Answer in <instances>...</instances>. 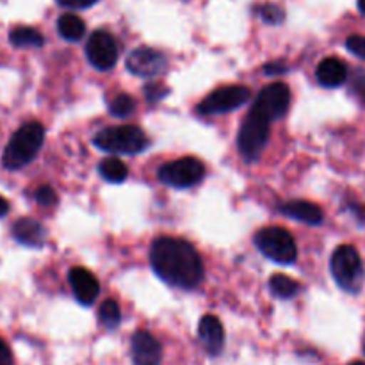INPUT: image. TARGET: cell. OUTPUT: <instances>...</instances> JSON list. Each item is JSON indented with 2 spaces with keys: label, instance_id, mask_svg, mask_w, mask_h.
<instances>
[{
  "label": "cell",
  "instance_id": "1",
  "mask_svg": "<svg viewBox=\"0 0 365 365\" xmlns=\"http://www.w3.org/2000/svg\"><path fill=\"white\" fill-rule=\"evenodd\" d=\"M150 262L157 277L171 287L191 291L203 280L202 257L184 239H155L150 248Z\"/></svg>",
  "mask_w": 365,
  "mask_h": 365
},
{
  "label": "cell",
  "instance_id": "2",
  "mask_svg": "<svg viewBox=\"0 0 365 365\" xmlns=\"http://www.w3.org/2000/svg\"><path fill=\"white\" fill-rule=\"evenodd\" d=\"M43 141H45V128H43L41 123L29 121V123L21 125L14 132L13 138L9 139L6 150H4L2 166L9 171L25 168L38 155Z\"/></svg>",
  "mask_w": 365,
  "mask_h": 365
},
{
  "label": "cell",
  "instance_id": "3",
  "mask_svg": "<svg viewBox=\"0 0 365 365\" xmlns=\"http://www.w3.org/2000/svg\"><path fill=\"white\" fill-rule=\"evenodd\" d=\"M95 145L103 152L118 153V155H135L148 148L150 141L138 125H121V127L100 130L95 135Z\"/></svg>",
  "mask_w": 365,
  "mask_h": 365
},
{
  "label": "cell",
  "instance_id": "4",
  "mask_svg": "<svg viewBox=\"0 0 365 365\" xmlns=\"http://www.w3.org/2000/svg\"><path fill=\"white\" fill-rule=\"evenodd\" d=\"M331 274L341 289L346 292H356L362 289L364 284V264L356 248L349 245L339 246L331 255Z\"/></svg>",
  "mask_w": 365,
  "mask_h": 365
},
{
  "label": "cell",
  "instance_id": "5",
  "mask_svg": "<svg viewBox=\"0 0 365 365\" xmlns=\"http://www.w3.org/2000/svg\"><path fill=\"white\" fill-rule=\"evenodd\" d=\"M269 123L271 121L264 114H260L259 110L252 107L248 116L242 121L241 130H239L237 135L239 152L246 160H257L262 155L264 148L269 141Z\"/></svg>",
  "mask_w": 365,
  "mask_h": 365
},
{
  "label": "cell",
  "instance_id": "6",
  "mask_svg": "<svg viewBox=\"0 0 365 365\" xmlns=\"http://www.w3.org/2000/svg\"><path fill=\"white\" fill-rule=\"evenodd\" d=\"M255 246L264 257L284 266L292 264L298 257L294 239L285 228L280 227H267L257 232Z\"/></svg>",
  "mask_w": 365,
  "mask_h": 365
},
{
  "label": "cell",
  "instance_id": "7",
  "mask_svg": "<svg viewBox=\"0 0 365 365\" xmlns=\"http://www.w3.org/2000/svg\"><path fill=\"white\" fill-rule=\"evenodd\" d=\"M203 177H205V168H203L202 160L195 159V157H182L173 163L164 164L159 171V178L164 184L178 189L192 187V185L200 184Z\"/></svg>",
  "mask_w": 365,
  "mask_h": 365
},
{
  "label": "cell",
  "instance_id": "8",
  "mask_svg": "<svg viewBox=\"0 0 365 365\" xmlns=\"http://www.w3.org/2000/svg\"><path fill=\"white\" fill-rule=\"evenodd\" d=\"M250 96H252V91L246 86H225V88L216 89V91H212L209 96L202 100V103L198 106V113H230V110L237 109L242 103L248 102Z\"/></svg>",
  "mask_w": 365,
  "mask_h": 365
},
{
  "label": "cell",
  "instance_id": "9",
  "mask_svg": "<svg viewBox=\"0 0 365 365\" xmlns=\"http://www.w3.org/2000/svg\"><path fill=\"white\" fill-rule=\"evenodd\" d=\"M289 106H291V89L284 82H274V84L266 86L257 96L253 109L259 110L260 114L269 121L280 120L285 116Z\"/></svg>",
  "mask_w": 365,
  "mask_h": 365
},
{
  "label": "cell",
  "instance_id": "10",
  "mask_svg": "<svg viewBox=\"0 0 365 365\" xmlns=\"http://www.w3.org/2000/svg\"><path fill=\"white\" fill-rule=\"evenodd\" d=\"M86 56L96 70H110L118 63V43L107 31L93 32L86 45Z\"/></svg>",
  "mask_w": 365,
  "mask_h": 365
},
{
  "label": "cell",
  "instance_id": "11",
  "mask_svg": "<svg viewBox=\"0 0 365 365\" xmlns=\"http://www.w3.org/2000/svg\"><path fill=\"white\" fill-rule=\"evenodd\" d=\"M166 57L159 50L150 48V46H141V48L132 50L127 57L128 71L145 78H153L160 75L166 70Z\"/></svg>",
  "mask_w": 365,
  "mask_h": 365
},
{
  "label": "cell",
  "instance_id": "12",
  "mask_svg": "<svg viewBox=\"0 0 365 365\" xmlns=\"http://www.w3.org/2000/svg\"><path fill=\"white\" fill-rule=\"evenodd\" d=\"M132 362L134 365H160L163 348L148 331H135L132 337Z\"/></svg>",
  "mask_w": 365,
  "mask_h": 365
},
{
  "label": "cell",
  "instance_id": "13",
  "mask_svg": "<svg viewBox=\"0 0 365 365\" xmlns=\"http://www.w3.org/2000/svg\"><path fill=\"white\" fill-rule=\"evenodd\" d=\"M68 282H70V287L78 303H82V305H93L95 303L96 296L100 292V284L91 271L81 266L73 267L68 273Z\"/></svg>",
  "mask_w": 365,
  "mask_h": 365
},
{
  "label": "cell",
  "instance_id": "14",
  "mask_svg": "<svg viewBox=\"0 0 365 365\" xmlns=\"http://www.w3.org/2000/svg\"><path fill=\"white\" fill-rule=\"evenodd\" d=\"M198 337L209 355H220L225 346V330L216 316H203L198 324Z\"/></svg>",
  "mask_w": 365,
  "mask_h": 365
},
{
  "label": "cell",
  "instance_id": "15",
  "mask_svg": "<svg viewBox=\"0 0 365 365\" xmlns=\"http://www.w3.org/2000/svg\"><path fill=\"white\" fill-rule=\"evenodd\" d=\"M13 237L29 248H39L45 245L46 230L39 221L32 217H21L13 225Z\"/></svg>",
  "mask_w": 365,
  "mask_h": 365
},
{
  "label": "cell",
  "instance_id": "16",
  "mask_svg": "<svg viewBox=\"0 0 365 365\" xmlns=\"http://www.w3.org/2000/svg\"><path fill=\"white\" fill-rule=\"evenodd\" d=\"M282 214L292 217L296 221H302L307 225H319L323 221V210L312 202H305V200H292V202L282 203L278 207Z\"/></svg>",
  "mask_w": 365,
  "mask_h": 365
},
{
  "label": "cell",
  "instance_id": "17",
  "mask_svg": "<svg viewBox=\"0 0 365 365\" xmlns=\"http://www.w3.org/2000/svg\"><path fill=\"white\" fill-rule=\"evenodd\" d=\"M316 77L324 88H339L348 78V68L337 57H327L319 63L316 70Z\"/></svg>",
  "mask_w": 365,
  "mask_h": 365
},
{
  "label": "cell",
  "instance_id": "18",
  "mask_svg": "<svg viewBox=\"0 0 365 365\" xmlns=\"http://www.w3.org/2000/svg\"><path fill=\"white\" fill-rule=\"evenodd\" d=\"M57 29H59V34L63 36L66 41H78V39L84 38L86 24L82 21V18L77 16V14L66 13L59 18V21H57Z\"/></svg>",
  "mask_w": 365,
  "mask_h": 365
},
{
  "label": "cell",
  "instance_id": "19",
  "mask_svg": "<svg viewBox=\"0 0 365 365\" xmlns=\"http://www.w3.org/2000/svg\"><path fill=\"white\" fill-rule=\"evenodd\" d=\"M98 171L102 175V178H106L110 184H121L128 177L127 166L120 159H116V157H107V159H103L100 163Z\"/></svg>",
  "mask_w": 365,
  "mask_h": 365
},
{
  "label": "cell",
  "instance_id": "20",
  "mask_svg": "<svg viewBox=\"0 0 365 365\" xmlns=\"http://www.w3.org/2000/svg\"><path fill=\"white\" fill-rule=\"evenodd\" d=\"M9 39L14 46H21V48H27V46H41L45 43L41 32H38L32 27H14L9 32Z\"/></svg>",
  "mask_w": 365,
  "mask_h": 365
},
{
  "label": "cell",
  "instance_id": "21",
  "mask_svg": "<svg viewBox=\"0 0 365 365\" xmlns=\"http://www.w3.org/2000/svg\"><path fill=\"white\" fill-rule=\"evenodd\" d=\"M269 289L277 298L289 299L296 296V292L299 291V284L292 280V278L285 277V274H273L269 280Z\"/></svg>",
  "mask_w": 365,
  "mask_h": 365
},
{
  "label": "cell",
  "instance_id": "22",
  "mask_svg": "<svg viewBox=\"0 0 365 365\" xmlns=\"http://www.w3.org/2000/svg\"><path fill=\"white\" fill-rule=\"evenodd\" d=\"M121 321V312L120 307L113 299H107L100 307V323L106 328H116Z\"/></svg>",
  "mask_w": 365,
  "mask_h": 365
},
{
  "label": "cell",
  "instance_id": "23",
  "mask_svg": "<svg viewBox=\"0 0 365 365\" xmlns=\"http://www.w3.org/2000/svg\"><path fill=\"white\" fill-rule=\"evenodd\" d=\"M134 109L135 102L130 95H118L109 106V113L116 118H127Z\"/></svg>",
  "mask_w": 365,
  "mask_h": 365
},
{
  "label": "cell",
  "instance_id": "24",
  "mask_svg": "<svg viewBox=\"0 0 365 365\" xmlns=\"http://www.w3.org/2000/svg\"><path fill=\"white\" fill-rule=\"evenodd\" d=\"M259 14L260 18L269 25H278L285 20L284 9L274 6V4H264L262 7H259Z\"/></svg>",
  "mask_w": 365,
  "mask_h": 365
},
{
  "label": "cell",
  "instance_id": "25",
  "mask_svg": "<svg viewBox=\"0 0 365 365\" xmlns=\"http://www.w3.org/2000/svg\"><path fill=\"white\" fill-rule=\"evenodd\" d=\"M34 196H36V202L41 203V205H45V207L53 205V203L57 202L56 192H53V189L50 187V185H41V187L36 191Z\"/></svg>",
  "mask_w": 365,
  "mask_h": 365
},
{
  "label": "cell",
  "instance_id": "26",
  "mask_svg": "<svg viewBox=\"0 0 365 365\" xmlns=\"http://www.w3.org/2000/svg\"><path fill=\"white\" fill-rule=\"evenodd\" d=\"M346 46L349 48V52L365 59V36H349Z\"/></svg>",
  "mask_w": 365,
  "mask_h": 365
},
{
  "label": "cell",
  "instance_id": "27",
  "mask_svg": "<svg viewBox=\"0 0 365 365\" xmlns=\"http://www.w3.org/2000/svg\"><path fill=\"white\" fill-rule=\"evenodd\" d=\"M145 95L150 102H153V100H160L168 95V88L160 84V82H152V84H148L145 88Z\"/></svg>",
  "mask_w": 365,
  "mask_h": 365
},
{
  "label": "cell",
  "instance_id": "28",
  "mask_svg": "<svg viewBox=\"0 0 365 365\" xmlns=\"http://www.w3.org/2000/svg\"><path fill=\"white\" fill-rule=\"evenodd\" d=\"M63 7H70V9H86L96 4L98 0H57Z\"/></svg>",
  "mask_w": 365,
  "mask_h": 365
},
{
  "label": "cell",
  "instance_id": "29",
  "mask_svg": "<svg viewBox=\"0 0 365 365\" xmlns=\"http://www.w3.org/2000/svg\"><path fill=\"white\" fill-rule=\"evenodd\" d=\"M0 365H13V355L6 342L0 339Z\"/></svg>",
  "mask_w": 365,
  "mask_h": 365
},
{
  "label": "cell",
  "instance_id": "30",
  "mask_svg": "<svg viewBox=\"0 0 365 365\" xmlns=\"http://www.w3.org/2000/svg\"><path fill=\"white\" fill-rule=\"evenodd\" d=\"M264 71H266L267 75H278V73H284V71H287V66H285L284 61H277V63H269L264 66Z\"/></svg>",
  "mask_w": 365,
  "mask_h": 365
},
{
  "label": "cell",
  "instance_id": "31",
  "mask_svg": "<svg viewBox=\"0 0 365 365\" xmlns=\"http://www.w3.org/2000/svg\"><path fill=\"white\" fill-rule=\"evenodd\" d=\"M353 91L365 100V75H359L355 78V84H353Z\"/></svg>",
  "mask_w": 365,
  "mask_h": 365
},
{
  "label": "cell",
  "instance_id": "32",
  "mask_svg": "<svg viewBox=\"0 0 365 365\" xmlns=\"http://www.w3.org/2000/svg\"><path fill=\"white\" fill-rule=\"evenodd\" d=\"M7 210H9V202H7L6 198H2V196H0V217L6 216Z\"/></svg>",
  "mask_w": 365,
  "mask_h": 365
},
{
  "label": "cell",
  "instance_id": "33",
  "mask_svg": "<svg viewBox=\"0 0 365 365\" xmlns=\"http://www.w3.org/2000/svg\"><path fill=\"white\" fill-rule=\"evenodd\" d=\"M359 9L365 14V0H359Z\"/></svg>",
  "mask_w": 365,
  "mask_h": 365
},
{
  "label": "cell",
  "instance_id": "34",
  "mask_svg": "<svg viewBox=\"0 0 365 365\" xmlns=\"http://www.w3.org/2000/svg\"><path fill=\"white\" fill-rule=\"evenodd\" d=\"M349 365H365V362H353V364H349Z\"/></svg>",
  "mask_w": 365,
  "mask_h": 365
}]
</instances>
